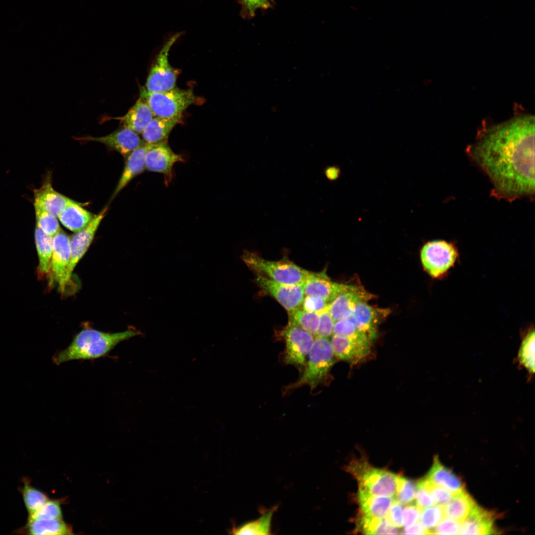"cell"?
I'll return each mask as SVG.
<instances>
[{
  "mask_svg": "<svg viewBox=\"0 0 535 535\" xmlns=\"http://www.w3.org/2000/svg\"><path fill=\"white\" fill-rule=\"evenodd\" d=\"M489 178L491 195L513 201L535 194V118L515 117L483 131L468 149Z\"/></svg>",
  "mask_w": 535,
  "mask_h": 535,
  "instance_id": "cell-1",
  "label": "cell"
},
{
  "mask_svg": "<svg viewBox=\"0 0 535 535\" xmlns=\"http://www.w3.org/2000/svg\"><path fill=\"white\" fill-rule=\"evenodd\" d=\"M141 334L140 330L135 328L109 333L84 328L66 348L55 353L52 360L58 365L71 361L100 358L108 354L120 342Z\"/></svg>",
  "mask_w": 535,
  "mask_h": 535,
  "instance_id": "cell-2",
  "label": "cell"
},
{
  "mask_svg": "<svg viewBox=\"0 0 535 535\" xmlns=\"http://www.w3.org/2000/svg\"><path fill=\"white\" fill-rule=\"evenodd\" d=\"M334 357L328 338L315 337L301 376L296 381L282 387V395H288L305 385L309 386L312 392L319 386L325 384L335 363Z\"/></svg>",
  "mask_w": 535,
  "mask_h": 535,
  "instance_id": "cell-3",
  "label": "cell"
},
{
  "mask_svg": "<svg viewBox=\"0 0 535 535\" xmlns=\"http://www.w3.org/2000/svg\"><path fill=\"white\" fill-rule=\"evenodd\" d=\"M241 259L249 268L275 281L285 284L304 283L310 271L284 258L274 261L267 260L257 253L245 250Z\"/></svg>",
  "mask_w": 535,
  "mask_h": 535,
  "instance_id": "cell-4",
  "label": "cell"
},
{
  "mask_svg": "<svg viewBox=\"0 0 535 535\" xmlns=\"http://www.w3.org/2000/svg\"><path fill=\"white\" fill-rule=\"evenodd\" d=\"M140 98L152 110L155 116L174 118L182 116L190 106L201 100L191 89H172L160 92H149L144 87L140 90Z\"/></svg>",
  "mask_w": 535,
  "mask_h": 535,
  "instance_id": "cell-5",
  "label": "cell"
},
{
  "mask_svg": "<svg viewBox=\"0 0 535 535\" xmlns=\"http://www.w3.org/2000/svg\"><path fill=\"white\" fill-rule=\"evenodd\" d=\"M348 469L357 480L359 490L374 495L395 496L397 475L373 468L365 460L353 461Z\"/></svg>",
  "mask_w": 535,
  "mask_h": 535,
  "instance_id": "cell-6",
  "label": "cell"
},
{
  "mask_svg": "<svg viewBox=\"0 0 535 535\" xmlns=\"http://www.w3.org/2000/svg\"><path fill=\"white\" fill-rule=\"evenodd\" d=\"M276 334L277 338L285 343V348L279 357V361L283 364L292 365L302 372L315 336L290 321L282 329L277 331Z\"/></svg>",
  "mask_w": 535,
  "mask_h": 535,
  "instance_id": "cell-7",
  "label": "cell"
},
{
  "mask_svg": "<svg viewBox=\"0 0 535 535\" xmlns=\"http://www.w3.org/2000/svg\"><path fill=\"white\" fill-rule=\"evenodd\" d=\"M459 258L456 246L444 240H435L425 244L421 251V260L424 269L432 278L445 276Z\"/></svg>",
  "mask_w": 535,
  "mask_h": 535,
  "instance_id": "cell-8",
  "label": "cell"
},
{
  "mask_svg": "<svg viewBox=\"0 0 535 535\" xmlns=\"http://www.w3.org/2000/svg\"><path fill=\"white\" fill-rule=\"evenodd\" d=\"M179 34L171 37L163 46L157 55L145 85L149 92H160L175 88L177 73L168 61L169 52Z\"/></svg>",
  "mask_w": 535,
  "mask_h": 535,
  "instance_id": "cell-9",
  "label": "cell"
},
{
  "mask_svg": "<svg viewBox=\"0 0 535 535\" xmlns=\"http://www.w3.org/2000/svg\"><path fill=\"white\" fill-rule=\"evenodd\" d=\"M255 282L266 294L274 298L288 313L300 308L305 297L304 283L285 284L256 274Z\"/></svg>",
  "mask_w": 535,
  "mask_h": 535,
  "instance_id": "cell-10",
  "label": "cell"
},
{
  "mask_svg": "<svg viewBox=\"0 0 535 535\" xmlns=\"http://www.w3.org/2000/svg\"><path fill=\"white\" fill-rule=\"evenodd\" d=\"M53 246L50 281L55 282L59 291L63 293L71 277L69 271L70 237L60 229L53 237Z\"/></svg>",
  "mask_w": 535,
  "mask_h": 535,
  "instance_id": "cell-11",
  "label": "cell"
},
{
  "mask_svg": "<svg viewBox=\"0 0 535 535\" xmlns=\"http://www.w3.org/2000/svg\"><path fill=\"white\" fill-rule=\"evenodd\" d=\"M74 139L82 142L101 143L110 150L117 152L124 157L144 143L137 133L124 127L105 136L95 137L86 136L75 137Z\"/></svg>",
  "mask_w": 535,
  "mask_h": 535,
  "instance_id": "cell-12",
  "label": "cell"
},
{
  "mask_svg": "<svg viewBox=\"0 0 535 535\" xmlns=\"http://www.w3.org/2000/svg\"><path fill=\"white\" fill-rule=\"evenodd\" d=\"M374 295L364 288L350 285L349 288L338 295L328 305L329 311L334 321L348 319L357 304L367 302Z\"/></svg>",
  "mask_w": 535,
  "mask_h": 535,
  "instance_id": "cell-13",
  "label": "cell"
},
{
  "mask_svg": "<svg viewBox=\"0 0 535 535\" xmlns=\"http://www.w3.org/2000/svg\"><path fill=\"white\" fill-rule=\"evenodd\" d=\"M107 211V208H105L99 214L95 215L85 227L75 232L70 237L71 257L69 271L71 277L78 263L85 254L92 243L99 226Z\"/></svg>",
  "mask_w": 535,
  "mask_h": 535,
  "instance_id": "cell-14",
  "label": "cell"
},
{
  "mask_svg": "<svg viewBox=\"0 0 535 535\" xmlns=\"http://www.w3.org/2000/svg\"><path fill=\"white\" fill-rule=\"evenodd\" d=\"M390 313L389 309L374 307L367 302H362L356 305L349 319L373 341L376 337L378 325Z\"/></svg>",
  "mask_w": 535,
  "mask_h": 535,
  "instance_id": "cell-15",
  "label": "cell"
},
{
  "mask_svg": "<svg viewBox=\"0 0 535 535\" xmlns=\"http://www.w3.org/2000/svg\"><path fill=\"white\" fill-rule=\"evenodd\" d=\"M350 285L333 282L325 271L310 272L304 283L305 296H316L329 304L338 295L347 290Z\"/></svg>",
  "mask_w": 535,
  "mask_h": 535,
  "instance_id": "cell-16",
  "label": "cell"
},
{
  "mask_svg": "<svg viewBox=\"0 0 535 535\" xmlns=\"http://www.w3.org/2000/svg\"><path fill=\"white\" fill-rule=\"evenodd\" d=\"M183 161L182 157L175 153L165 140L154 144L148 151L146 156V169L162 173L170 178L173 165Z\"/></svg>",
  "mask_w": 535,
  "mask_h": 535,
  "instance_id": "cell-17",
  "label": "cell"
},
{
  "mask_svg": "<svg viewBox=\"0 0 535 535\" xmlns=\"http://www.w3.org/2000/svg\"><path fill=\"white\" fill-rule=\"evenodd\" d=\"M70 200L54 189L51 174L47 175L39 188L34 190V206L39 207L57 217Z\"/></svg>",
  "mask_w": 535,
  "mask_h": 535,
  "instance_id": "cell-18",
  "label": "cell"
},
{
  "mask_svg": "<svg viewBox=\"0 0 535 535\" xmlns=\"http://www.w3.org/2000/svg\"><path fill=\"white\" fill-rule=\"evenodd\" d=\"M154 145L144 143L126 157L125 166L113 193L112 199L135 177L146 169V156Z\"/></svg>",
  "mask_w": 535,
  "mask_h": 535,
  "instance_id": "cell-19",
  "label": "cell"
},
{
  "mask_svg": "<svg viewBox=\"0 0 535 535\" xmlns=\"http://www.w3.org/2000/svg\"><path fill=\"white\" fill-rule=\"evenodd\" d=\"M493 515L477 504L461 523L459 534L488 535L493 534Z\"/></svg>",
  "mask_w": 535,
  "mask_h": 535,
  "instance_id": "cell-20",
  "label": "cell"
},
{
  "mask_svg": "<svg viewBox=\"0 0 535 535\" xmlns=\"http://www.w3.org/2000/svg\"><path fill=\"white\" fill-rule=\"evenodd\" d=\"M154 117L148 105L140 97L124 116L111 118L119 120L123 127L140 134Z\"/></svg>",
  "mask_w": 535,
  "mask_h": 535,
  "instance_id": "cell-21",
  "label": "cell"
},
{
  "mask_svg": "<svg viewBox=\"0 0 535 535\" xmlns=\"http://www.w3.org/2000/svg\"><path fill=\"white\" fill-rule=\"evenodd\" d=\"M426 478L433 483L446 488L453 494L464 489L462 480L451 470L443 466L437 456L434 457L432 467Z\"/></svg>",
  "mask_w": 535,
  "mask_h": 535,
  "instance_id": "cell-22",
  "label": "cell"
},
{
  "mask_svg": "<svg viewBox=\"0 0 535 535\" xmlns=\"http://www.w3.org/2000/svg\"><path fill=\"white\" fill-rule=\"evenodd\" d=\"M17 532L34 535H70V527L59 519L28 518L26 525Z\"/></svg>",
  "mask_w": 535,
  "mask_h": 535,
  "instance_id": "cell-23",
  "label": "cell"
},
{
  "mask_svg": "<svg viewBox=\"0 0 535 535\" xmlns=\"http://www.w3.org/2000/svg\"><path fill=\"white\" fill-rule=\"evenodd\" d=\"M358 499L361 514L370 517H385L394 497L377 496L359 490Z\"/></svg>",
  "mask_w": 535,
  "mask_h": 535,
  "instance_id": "cell-24",
  "label": "cell"
},
{
  "mask_svg": "<svg viewBox=\"0 0 535 535\" xmlns=\"http://www.w3.org/2000/svg\"><path fill=\"white\" fill-rule=\"evenodd\" d=\"M94 215L78 203L71 200L57 218L65 227L76 232L85 227Z\"/></svg>",
  "mask_w": 535,
  "mask_h": 535,
  "instance_id": "cell-25",
  "label": "cell"
},
{
  "mask_svg": "<svg viewBox=\"0 0 535 535\" xmlns=\"http://www.w3.org/2000/svg\"><path fill=\"white\" fill-rule=\"evenodd\" d=\"M34 238L39 259L37 272L40 278H51V264L53 255V237L50 236L37 226Z\"/></svg>",
  "mask_w": 535,
  "mask_h": 535,
  "instance_id": "cell-26",
  "label": "cell"
},
{
  "mask_svg": "<svg viewBox=\"0 0 535 535\" xmlns=\"http://www.w3.org/2000/svg\"><path fill=\"white\" fill-rule=\"evenodd\" d=\"M181 118L182 116L171 118L154 117L142 133L144 142L156 144L166 140L169 133Z\"/></svg>",
  "mask_w": 535,
  "mask_h": 535,
  "instance_id": "cell-27",
  "label": "cell"
},
{
  "mask_svg": "<svg viewBox=\"0 0 535 535\" xmlns=\"http://www.w3.org/2000/svg\"><path fill=\"white\" fill-rule=\"evenodd\" d=\"M332 334L347 338L367 355L370 352L372 341L365 333L358 329L349 319L335 321Z\"/></svg>",
  "mask_w": 535,
  "mask_h": 535,
  "instance_id": "cell-28",
  "label": "cell"
},
{
  "mask_svg": "<svg viewBox=\"0 0 535 535\" xmlns=\"http://www.w3.org/2000/svg\"><path fill=\"white\" fill-rule=\"evenodd\" d=\"M476 503L464 489L453 495L443 506L445 517L462 522L469 515Z\"/></svg>",
  "mask_w": 535,
  "mask_h": 535,
  "instance_id": "cell-29",
  "label": "cell"
},
{
  "mask_svg": "<svg viewBox=\"0 0 535 535\" xmlns=\"http://www.w3.org/2000/svg\"><path fill=\"white\" fill-rule=\"evenodd\" d=\"M331 336L330 342L333 352L338 359L355 364L367 356L347 338L333 334Z\"/></svg>",
  "mask_w": 535,
  "mask_h": 535,
  "instance_id": "cell-30",
  "label": "cell"
},
{
  "mask_svg": "<svg viewBox=\"0 0 535 535\" xmlns=\"http://www.w3.org/2000/svg\"><path fill=\"white\" fill-rule=\"evenodd\" d=\"M522 342L516 359L520 368L525 369L530 376L535 373V330L530 327L523 334Z\"/></svg>",
  "mask_w": 535,
  "mask_h": 535,
  "instance_id": "cell-31",
  "label": "cell"
},
{
  "mask_svg": "<svg viewBox=\"0 0 535 535\" xmlns=\"http://www.w3.org/2000/svg\"><path fill=\"white\" fill-rule=\"evenodd\" d=\"M276 507H273L263 514L256 520L246 523L240 526L233 527L231 533L234 535H269L271 522Z\"/></svg>",
  "mask_w": 535,
  "mask_h": 535,
  "instance_id": "cell-32",
  "label": "cell"
},
{
  "mask_svg": "<svg viewBox=\"0 0 535 535\" xmlns=\"http://www.w3.org/2000/svg\"><path fill=\"white\" fill-rule=\"evenodd\" d=\"M23 486L21 488L25 506L29 515L33 514L49 499L42 491L32 486L28 480H24Z\"/></svg>",
  "mask_w": 535,
  "mask_h": 535,
  "instance_id": "cell-33",
  "label": "cell"
},
{
  "mask_svg": "<svg viewBox=\"0 0 535 535\" xmlns=\"http://www.w3.org/2000/svg\"><path fill=\"white\" fill-rule=\"evenodd\" d=\"M289 313V321L299 326L315 336L317 331L319 314L309 312L300 308Z\"/></svg>",
  "mask_w": 535,
  "mask_h": 535,
  "instance_id": "cell-34",
  "label": "cell"
},
{
  "mask_svg": "<svg viewBox=\"0 0 535 535\" xmlns=\"http://www.w3.org/2000/svg\"><path fill=\"white\" fill-rule=\"evenodd\" d=\"M34 207L36 226L47 235L54 236L61 229L57 217L39 207Z\"/></svg>",
  "mask_w": 535,
  "mask_h": 535,
  "instance_id": "cell-35",
  "label": "cell"
},
{
  "mask_svg": "<svg viewBox=\"0 0 535 535\" xmlns=\"http://www.w3.org/2000/svg\"><path fill=\"white\" fill-rule=\"evenodd\" d=\"M445 514L443 505H434L422 509L420 517V523L430 532L434 529L444 518Z\"/></svg>",
  "mask_w": 535,
  "mask_h": 535,
  "instance_id": "cell-36",
  "label": "cell"
},
{
  "mask_svg": "<svg viewBox=\"0 0 535 535\" xmlns=\"http://www.w3.org/2000/svg\"><path fill=\"white\" fill-rule=\"evenodd\" d=\"M416 486L412 481L401 476L397 479L396 500L401 505L411 503L414 499Z\"/></svg>",
  "mask_w": 535,
  "mask_h": 535,
  "instance_id": "cell-37",
  "label": "cell"
},
{
  "mask_svg": "<svg viewBox=\"0 0 535 535\" xmlns=\"http://www.w3.org/2000/svg\"><path fill=\"white\" fill-rule=\"evenodd\" d=\"M62 515L60 503L56 500H48L33 514L29 515L30 519H46L61 520Z\"/></svg>",
  "mask_w": 535,
  "mask_h": 535,
  "instance_id": "cell-38",
  "label": "cell"
},
{
  "mask_svg": "<svg viewBox=\"0 0 535 535\" xmlns=\"http://www.w3.org/2000/svg\"><path fill=\"white\" fill-rule=\"evenodd\" d=\"M423 480L425 486L428 490L437 505H445L450 501L454 495L446 488L433 483L426 478Z\"/></svg>",
  "mask_w": 535,
  "mask_h": 535,
  "instance_id": "cell-39",
  "label": "cell"
},
{
  "mask_svg": "<svg viewBox=\"0 0 535 535\" xmlns=\"http://www.w3.org/2000/svg\"><path fill=\"white\" fill-rule=\"evenodd\" d=\"M319 314L320 317L319 324L315 337L328 338L332 335L333 328L335 322L329 311L328 306L319 313Z\"/></svg>",
  "mask_w": 535,
  "mask_h": 535,
  "instance_id": "cell-40",
  "label": "cell"
},
{
  "mask_svg": "<svg viewBox=\"0 0 535 535\" xmlns=\"http://www.w3.org/2000/svg\"><path fill=\"white\" fill-rule=\"evenodd\" d=\"M415 498L416 504L422 510L436 504L430 493L425 486L423 480L420 481L416 486Z\"/></svg>",
  "mask_w": 535,
  "mask_h": 535,
  "instance_id": "cell-41",
  "label": "cell"
},
{
  "mask_svg": "<svg viewBox=\"0 0 535 535\" xmlns=\"http://www.w3.org/2000/svg\"><path fill=\"white\" fill-rule=\"evenodd\" d=\"M461 523L449 518L443 519L430 532V534L457 535L459 534Z\"/></svg>",
  "mask_w": 535,
  "mask_h": 535,
  "instance_id": "cell-42",
  "label": "cell"
},
{
  "mask_svg": "<svg viewBox=\"0 0 535 535\" xmlns=\"http://www.w3.org/2000/svg\"><path fill=\"white\" fill-rule=\"evenodd\" d=\"M329 303L323 298L316 296H305L301 308L304 310L320 313L328 307Z\"/></svg>",
  "mask_w": 535,
  "mask_h": 535,
  "instance_id": "cell-43",
  "label": "cell"
},
{
  "mask_svg": "<svg viewBox=\"0 0 535 535\" xmlns=\"http://www.w3.org/2000/svg\"><path fill=\"white\" fill-rule=\"evenodd\" d=\"M422 509L416 504L406 506L403 511V525L408 529L418 522Z\"/></svg>",
  "mask_w": 535,
  "mask_h": 535,
  "instance_id": "cell-44",
  "label": "cell"
},
{
  "mask_svg": "<svg viewBox=\"0 0 535 535\" xmlns=\"http://www.w3.org/2000/svg\"><path fill=\"white\" fill-rule=\"evenodd\" d=\"M386 519L393 526L401 528L403 526V509L402 505L396 499L390 506Z\"/></svg>",
  "mask_w": 535,
  "mask_h": 535,
  "instance_id": "cell-45",
  "label": "cell"
},
{
  "mask_svg": "<svg viewBox=\"0 0 535 535\" xmlns=\"http://www.w3.org/2000/svg\"><path fill=\"white\" fill-rule=\"evenodd\" d=\"M250 13H254L258 9H266L270 6L268 0H242Z\"/></svg>",
  "mask_w": 535,
  "mask_h": 535,
  "instance_id": "cell-46",
  "label": "cell"
},
{
  "mask_svg": "<svg viewBox=\"0 0 535 535\" xmlns=\"http://www.w3.org/2000/svg\"><path fill=\"white\" fill-rule=\"evenodd\" d=\"M403 534L426 535L429 534V531L421 523H417L411 527L404 529Z\"/></svg>",
  "mask_w": 535,
  "mask_h": 535,
  "instance_id": "cell-47",
  "label": "cell"
},
{
  "mask_svg": "<svg viewBox=\"0 0 535 535\" xmlns=\"http://www.w3.org/2000/svg\"><path fill=\"white\" fill-rule=\"evenodd\" d=\"M326 174L327 177L331 179H333L337 177L338 171L335 167L328 168L326 170Z\"/></svg>",
  "mask_w": 535,
  "mask_h": 535,
  "instance_id": "cell-48",
  "label": "cell"
}]
</instances>
